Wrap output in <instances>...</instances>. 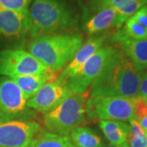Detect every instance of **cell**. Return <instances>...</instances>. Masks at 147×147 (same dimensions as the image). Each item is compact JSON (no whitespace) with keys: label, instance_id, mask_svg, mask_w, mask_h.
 <instances>
[{"label":"cell","instance_id":"cell-14","mask_svg":"<svg viewBox=\"0 0 147 147\" xmlns=\"http://www.w3.org/2000/svg\"><path fill=\"white\" fill-rule=\"evenodd\" d=\"M59 74V73L50 69L41 74L11 76L10 79L18 85L28 100L36 94L42 86L57 79Z\"/></svg>","mask_w":147,"mask_h":147},{"label":"cell","instance_id":"cell-18","mask_svg":"<svg viewBox=\"0 0 147 147\" xmlns=\"http://www.w3.org/2000/svg\"><path fill=\"white\" fill-rule=\"evenodd\" d=\"M29 147H75L68 136L49 131H39Z\"/></svg>","mask_w":147,"mask_h":147},{"label":"cell","instance_id":"cell-8","mask_svg":"<svg viewBox=\"0 0 147 147\" xmlns=\"http://www.w3.org/2000/svg\"><path fill=\"white\" fill-rule=\"evenodd\" d=\"M50 70L32 54L22 48H9L0 51V74L7 76L27 75Z\"/></svg>","mask_w":147,"mask_h":147},{"label":"cell","instance_id":"cell-13","mask_svg":"<svg viewBox=\"0 0 147 147\" xmlns=\"http://www.w3.org/2000/svg\"><path fill=\"white\" fill-rule=\"evenodd\" d=\"M115 40L120 43L122 50L142 72L147 68V39L134 40L124 36L121 31L115 36Z\"/></svg>","mask_w":147,"mask_h":147},{"label":"cell","instance_id":"cell-17","mask_svg":"<svg viewBox=\"0 0 147 147\" xmlns=\"http://www.w3.org/2000/svg\"><path fill=\"white\" fill-rule=\"evenodd\" d=\"M75 147H103L104 143L96 132L86 127H79L69 134Z\"/></svg>","mask_w":147,"mask_h":147},{"label":"cell","instance_id":"cell-23","mask_svg":"<svg viewBox=\"0 0 147 147\" xmlns=\"http://www.w3.org/2000/svg\"><path fill=\"white\" fill-rule=\"evenodd\" d=\"M31 0H0V8L11 11L29 10Z\"/></svg>","mask_w":147,"mask_h":147},{"label":"cell","instance_id":"cell-12","mask_svg":"<svg viewBox=\"0 0 147 147\" xmlns=\"http://www.w3.org/2000/svg\"><path fill=\"white\" fill-rule=\"evenodd\" d=\"M107 37V33L100 34L91 37L79 48V50L76 53L72 61L64 69L62 72L59 74L57 79L60 81L67 84L69 80L74 77L84 66V64L102 47Z\"/></svg>","mask_w":147,"mask_h":147},{"label":"cell","instance_id":"cell-24","mask_svg":"<svg viewBox=\"0 0 147 147\" xmlns=\"http://www.w3.org/2000/svg\"><path fill=\"white\" fill-rule=\"evenodd\" d=\"M131 17L147 30V4L143 6Z\"/></svg>","mask_w":147,"mask_h":147},{"label":"cell","instance_id":"cell-22","mask_svg":"<svg viewBox=\"0 0 147 147\" xmlns=\"http://www.w3.org/2000/svg\"><path fill=\"white\" fill-rule=\"evenodd\" d=\"M136 1L137 0H95L94 7L97 11L105 7H112L117 11L130 6Z\"/></svg>","mask_w":147,"mask_h":147},{"label":"cell","instance_id":"cell-11","mask_svg":"<svg viewBox=\"0 0 147 147\" xmlns=\"http://www.w3.org/2000/svg\"><path fill=\"white\" fill-rule=\"evenodd\" d=\"M72 95L74 93L67 84L57 79L42 86L36 94L27 100V106L30 110L45 115Z\"/></svg>","mask_w":147,"mask_h":147},{"label":"cell","instance_id":"cell-20","mask_svg":"<svg viewBox=\"0 0 147 147\" xmlns=\"http://www.w3.org/2000/svg\"><path fill=\"white\" fill-rule=\"evenodd\" d=\"M124 36L134 40L147 39V30L142 26L132 17H130L124 23L123 30H120Z\"/></svg>","mask_w":147,"mask_h":147},{"label":"cell","instance_id":"cell-10","mask_svg":"<svg viewBox=\"0 0 147 147\" xmlns=\"http://www.w3.org/2000/svg\"><path fill=\"white\" fill-rule=\"evenodd\" d=\"M41 127L35 121L0 123V147H29Z\"/></svg>","mask_w":147,"mask_h":147},{"label":"cell","instance_id":"cell-9","mask_svg":"<svg viewBox=\"0 0 147 147\" xmlns=\"http://www.w3.org/2000/svg\"><path fill=\"white\" fill-rule=\"evenodd\" d=\"M114 47H101L84 64L78 74L67 82V86L74 94L84 93L90 90L96 79L101 72Z\"/></svg>","mask_w":147,"mask_h":147},{"label":"cell","instance_id":"cell-26","mask_svg":"<svg viewBox=\"0 0 147 147\" xmlns=\"http://www.w3.org/2000/svg\"><path fill=\"white\" fill-rule=\"evenodd\" d=\"M103 147H121V146H115V145H112V144H106V145H104Z\"/></svg>","mask_w":147,"mask_h":147},{"label":"cell","instance_id":"cell-1","mask_svg":"<svg viewBox=\"0 0 147 147\" xmlns=\"http://www.w3.org/2000/svg\"><path fill=\"white\" fill-rule=\"evenodd\" d=\"M87 16L82 0H34L29 9L30 37L74 34Z\"/></svg>","mask_w":147,"mask_h":147},{"label":"cell","instance_id":"cell-15","mask_svg":"<svg viewBox=\"0 0 147 147\" xmlns=\"http://www.w3.org/2000/svg\"><path fill=\"white\" fill-rule=\"evenodd\" d=\"M116 17L117 11L115 9L112 7L102 8L84 23V31L90 36L106 33L110 28H115Z\"/></svg>","mask_w":147,"mask_h":147},{"label":"cell","instance_id":"cell-25","mask_svg":"<svg viewBox=\"0 0 147 147\" xmlns=\"http://www.w3.org/2000/svg\"><path fill=\"white\" fill-rule=\"evenodd\" d=\"M139 96L142 97H147V73H143L141 75Z\"/></svg>","mask_w":147,"mask_h":147},{"label":"cell","instance_id":"cell-2","mask_svg":"<svg viewBox=\"0 0 147 147\" xmlns=\"http://www.w3.org/2000/svg\"><path fill=\"white\" fill-rule=\"evenodd\" d=\"M142 72L123 50L114 47L101 72L90 88V96H139Z\"/></svg>","mask_w":147,"mask_h":147},{"label":"cell","instance_id":"cell-7","mask_svg":"<svg viewBox=\"0 0 147 147\" xmlns=\"http://www.w3.org/2000/svg\"><path fill=\"white\" fill-rule=\"evenodd\" d=\"M30 36L29 10L0 8V48H21Z\"/></svg>","mask_w":147,"mask_h":147},{"label":"cell","instance_id":"cell-19","mask_svg":"<svg viewBox=\"0 0 147 147\" xmlns=\"http://www.w3.org/2000/svg\"><path fill=\"white\" fill-rule=\"evenodd\" d=\"M128 147H147V135L135 119L129 121Z\"/></svg>","mask_w":147,"mask_h":147},{"label":"cell","instance_id":"cell-27","mask_svg":"<svg viewBox=\"0 0 147 147\" xmlns=\"http://www.w3.org/2000/svg\"><path fill=\"white\" fill-rule=\"evenodd\" d=\"M143 99L145 100V101L146 102V104H147V97H143Z\"/></svg>","mask_w":147,"mask_h":147},{"label":"cell","instance_id":"cell-4","mask_svg":"<svg viewBox=\"0 0 147 147\" xmlns=\"http://www.w3.org/2000/svg\"><path fill=\"white\" fill-rule=\"evenodd\" d=\"M89 97L88 90L65 99L55 109L43 115L44 127L49 132L69 136L74 129L86 123L87 103Z\"/></svg>","mask_w":147,"mask_h":147},{"label":"cell","instance_id":"cell-21","mask_svg":"<svg viewBox=\"0 0 147 147\" xmlns=\"http://www.w3.org/2000/svg\"><path fill=\"white\" fill-rule=\"evenodd\" d=\"M135 119L138 121L142 129L147 135V104L142 96H137L134 105Z\"/></svg>","mask_w":147,"mask_h":147},{"label":"cell","instance_id":"cell-16","mask_svg":"<svg viewBox=\"0 0 147 147\" xmlns=\"http://www.w3.org/2000/svg\"><path fill=\"white\" fill-rule=\"evenodd\" d=\"M99 125L110 144L121 147H128L129 124L122 121L102 120L100 121Z\"/></svg>","mask_w":147,"mask_h":147},{"label":"cell","instance_id":"cell-3","mask_svg":"<svg viewBox=\"0 0 147 147\" xmlns=\"http://www.w3.org/2000/svg\"><path fill=\"white\" fill-rule=\"evenodd\" d=\"M84 44V37L74 34H51L33 38L28 52L47 68L57 73L65 68Z\"/></svg>","mask_w":147,"mask_h":147},{"label":"cell","instance_id":"cell-5","mask_svg":"<svg viewBox=\"0 0 147 147\" xmlns=\"http://www.w3.org/2000/svg\"><path fill=\"white\" fill-rule=\"evenodd\" d=\"M135 100L122 96H90L87 115L92 120L130 121L135 119Z\"/></svg>","mask_w":147,"mask_h":147},{"label":"cell","instance_id":"cell-6","mask_svg":"<svg viewBox=\"0 0 147 147\" xmlns=\"http://www.w3.org/2000/svg\"><path fill=\"white\" fill-rule=\"evenodd\" d=\"M34 114L27 106V99L10 78H0V123L30 121Z\"/></svg>","mask_w":147,"mask_h":147}]
</instances>
